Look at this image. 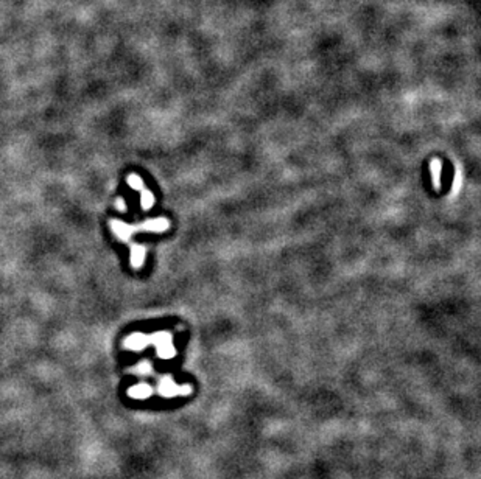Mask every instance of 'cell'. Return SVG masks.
Wrapping results in <instances>:
<instances>
[{
  "label": "cell",
  "mask_w": 481,
  "mask_h": 479,
  "mask_svg": "<svg viewBox=\"0 0 481 479\" xmlns=\"http://www.w3.org/2000/svg\"><path fill=\"white\" fill-rule=\"evenodd\" d=\"M128 183L136 187V189L142 190V183H141V179L137 178V176H130V178H128Z\"/></svg>",
  "instance_id": "4"
},
{
  "label": "cell",
  "mask_w": 481,
  "mask_h": 479,
  "mask_svg": "<svg viewBox=\"0 0 481 479\" xmlns=\"http://www.w3.org/2000/svg\"><path fill=\"white\" fill-rule=\"evenodd\" d=\"M440 161H433V163H431V168H433V174H435V185L438 187V185H440V168H441V165H440Z\"/></svg>",
  "instance_id": "2"
},
{
  "label": "cell",
  "mask_w": 481,
  "mask_h": 479,
  "mask_svg": "<svg viewBox=\"0 0 481 479\" xmlns=\"http://www.w3.org/2000/svg\"><path fill=\"white\" fill-rule=\"evenodd\" d=\"M151 205H153V196H151L148 192H145V195L142 198V207L144 209H150Z\"/></svg>",
  "instance_id": "3"
},
{
  "label": "cell",
  "mask_w": 481,
  "mask_h": 479,
  "mask_svg": "<svg viewBox=\"0 0 481 479\" xmlns=\"http://www.w3.org/2000/svg\"><path fill=\"white\" fill-rule=\"evenodd\" d=\"M144 344H145V338L142 335H136L126 341V345H130V347H134V349L142 347Z\"/></svg>",
  "instance_id": "1"
},
{
  "label": "cell",
  "mask_w": 481,
  "mask_h": 479,
  "mask_svg": "<svg viewBox=\"0 0 481 479\" xmlns=\"http://www.w3.org/2000/svg\"><path fill=\"white\" fill-rule=\"evenodd\" d=\"M117 207L121 209V210H125V204H124V199H117Z\"/></svg>",
  "instance_id": "5"
}]
</instances>
